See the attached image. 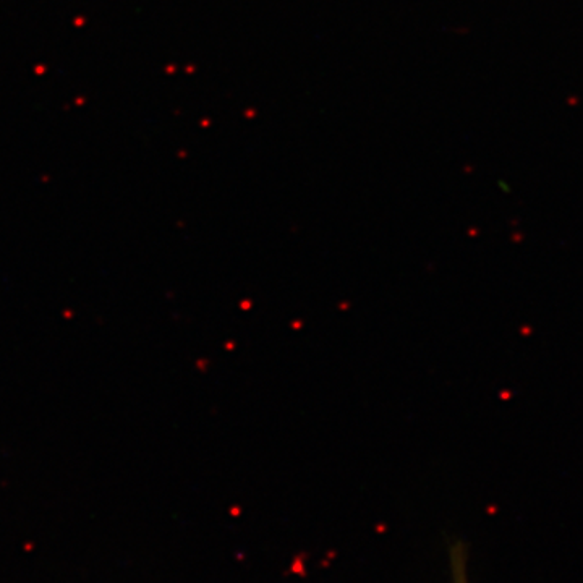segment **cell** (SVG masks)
I'll list each match as a JSON object with an SVG mask.
<instances>
[{"label":"cell","instance_id":"6da1fadb","mask_svg":"<svg viewBox=\"0 0 583 583\" xmlns=\"http://www.w3.org/2000/svg\"><path fill=\"white\" fill-rule=\"evenodd\" d=\"M452 575L454 583H468V574H466V560L463 549L455 546L452 551Z\"/></svg>","mask_w":583,"mask_h":583}]
</instances>
